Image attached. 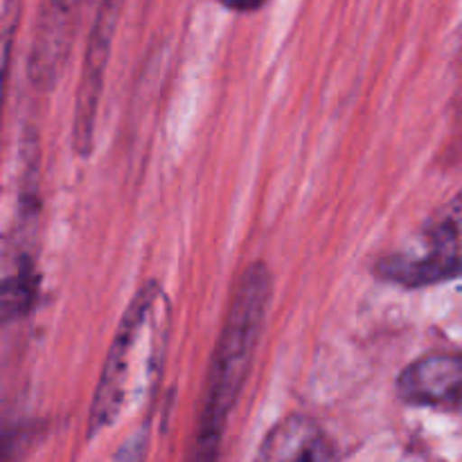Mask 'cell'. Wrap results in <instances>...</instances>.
<instances>
[{
	"label": "cell",
	"instance_id": "obj_1",
	"mask_svg": "<svg viewBox=\"0 0 462 462\" xmlns=\"http://www.w3.org/2000/svg\"><path fill=\"white\" fill-rule=\"evenodd\" d=\"M271 300V273L264 264H251L235 287L228 316L221 328L203 391L199 427L189 456L217 460L226 424L246 383L257 343L264 329Z\"/></svg>",
	"mask_w": 462,
	"mask_h": 462
},
{
	"label": "cell",
	"instance_id": "obj_2",
	"mask_svg": "<svg viewBox=\"0 0 462 462\" xmlns=\"http://www.w3.org/2000/svg\"><path fill=\"white\" fill-rule=\"evenodd\" d=\"M156 298L158 289L153 284L143 287L129 305V310H126L125 319H122L120 329H117L111 350L106 355V364H104L102 377H99L97 391H95V400L90 404V438L97 436L102 429L111 427L117 420V415H120L122 406H125L131 361H134V352L138 347V338L143 334L144 320L152 316L153 305H156Z\"/></svg>",
	"mask_w": 462,
	"mask_h": 462
},
{
	"label": "cell",
	"instance_id": "obj_3",
	"mask_svg": "<svg viewBox=\"0 0 462 462\" xmlns=\"http://www.w3.org/2000/svg\"><path fill=\"white\" fill-rule=\"evenodd\" d=\"M117 23V0H104L95 16L93 34L88 41V52H86L84 75H81L79 95H77L75 111V147L79 153H88L93 147L95 120L99 111V95H102L104 70L111 52L113 32Z\"/></svg>",
	"mask_w": 462,
	"mask_h": 462
},
{
	"label": "cell",
	"instance_id": "obj_4",
	"mask_svg": "<svg viewBox=\"0 0 462 462\" xmlns=\"http://www.w3.org/2000/svg\"><path fill=\"white\" fill-rule=\"evenodd\" d=\"M397 393L409 404H456L462 400V356L433 355L413 361L397 377Z\"/></svg>",
	"mask_w": 462,
	"mask_h": 462
},
{
	"label": "cell",
	"instance_id": "obj_5",
	"mask_svg": "<svg viewBox=\"0 0 462 462\" xmlns=\"http://www.w3.org/2000/svg\"><path fill=\"white\" fill-rule=\"evenodd\" d=\"M255 462H337V451L314 420L289 415L266 433Z\"/></svg>",
	"mask_w": 462,
	"mask_h": 462
},
{
	"label": "cell",
	"instance_id": "obj_6",
	"mask_svg": "<svg viewBox=\"0 0 462 462\" xmlns=\"http://www.w3.org/2000/svg\"><path fill=\"white\" fill-rule=\"evenodd\" d=\"M144 449H147V431L140 429L120 447L113 462H144Z\"/></svg>",
	"mask_w": 462,
	"mask_h": 462
},
{
	"label": "cell",
	"instance_id": "obj_7",
	"mask_svg": "<svg viewBox=\"0 0 462 462\" xmlns=\"http://www.w3.org/2000/svg\"><path fill=\"white\" fill-rule=\"evenodd\" d=\"M224 7L233 9V12H257V9L264 7L269 0H219Z\"/></svg>",
	"mask_w": 462,
	"mask_h": 462
},
{
	"label": "cell",
	"instance_id": "obj_8",
	"mask_svg": "<svg viewBox=\"0 0 462 462\" xmlns=\"http://www.w3.org/2000/svg\"><path fill=\"white\" fill-rule=\"evenodd\" d=\"M79 3L81 0H43L45 7L52 5V9L59 7V12H68V14H79Z\"/></svg>",
	"mask_w": 462,
	"mask_h": 462
},
{
	"label": "cell",
	"instance_id": "obj_9",
	"mask_svg": "<svg viewBox=\"0 0 462 462\" xmlns=\"http://www.w3.org/2000/svg\"><path fill=\"white\" fill-rule=\"evenodd\" d=\"M462 217V192L458 194V199H456L454 203V217H451V221H447V224H454L456 219H460Z\"/></svg>",
	"mask_w": 462,
	"mask_h": 462
}]
</instances>
